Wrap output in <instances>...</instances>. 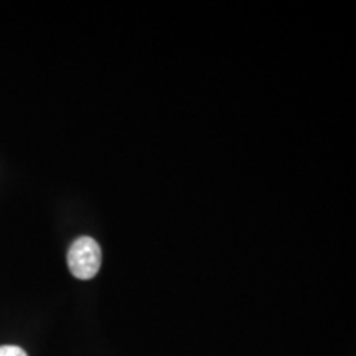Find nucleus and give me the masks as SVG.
<instances>
[{"instance_id": "1", "label": "nucleus", "mask_w": 356, "mask_h": 356, "mask_svg": "<svg viewBox=\"0 0 356 356\" xmlns=\"http://www.w3.org/2000/svg\"><path fill=\"white\" fill-rule=\"evenodd\" d=\"M70 273L76 279L88 280L97 274L101 267V248L89 236L78 238L68 251Z\"/></svg>"}, {"instance_id": "2", "label": "nucleus", "mask_w": 356, "mask_h": 356, "mask_svg": "<svg viewBox=\"0 0 356 356\" xmlns=\"http://www.w3.org/2000/svg\"><path fill=\"white\" fill-rule=\"evenodd\" d=\"M0 356H29L20 346L13 345H3L0 346Z\"/></svg>"}]
</instances>
